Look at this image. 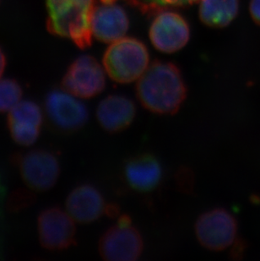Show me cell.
<instances>
[{
  "mask_svg": "<svg viewBox=\"0 0 260 261\" xmlns=\"http://www.w3.org/2000/svg\"><path fill=\"white\" fill-rule=\"evenodd\" d=\"M187 93L182 73L177 65L170 62H153L136 87V95L141 105L153 114L162 115L177 113Z\"/></svg>",
  "mask_w": 260,
  "mask_h": 261,
  "instance_id": "obj_1",
  "label": "cell"
},
{
  "mask_svg": "<svg viewBox=\"0 0 260 261\" xmlns=\"http://www.w3.org/2000/svg\"><path fill=\"white\" fill-rule=\"evenodd\" d=\"M96 0H46L47 31L69 38L81 49L91 47V20Z\"/></svg>",
  "mask_w": 260,
  "mask_h": 261,
  "instance_id": "obj_2",
  "label": "cell"
},
{
  "mask_svg": "<svg viewBox=\"0 0 260 261\" xmlns=\"http://www.w3.org/2000/svg\"><path fill=\"white\" fill-rule=\"evenodd\" d=\"M147 47L140 40L123 37L106 50L104 68L111 79L118 83H130L140 79L149 66Z\"/></svg>",
  "mask_w": 260,
  "mask_h": 261,
  "instance_id": "obj_3",
  "label": "cell"
},
{
  "mask_svg": "<svg viewBox=\"0 0 260 261\" xmlns=\"http://www.w3.org/2000/svg\"><path fill=\"white\" fill-rule=\"evenodd\" d=\"M10 162L17 168L27 188L34 192H46L53 189L61 173L58 155L47 149L37 148L13 153Z\"/></svg>",
  "mask_w": 260,
  "mask_h": 261,
  "instance_id": "obj_4",
  "label": "cell"
},
{
  "mask_svg": "<svg viewBox=\"0 0 260 261\" xmlns=\"http://www.w3.org/2000/svg\"><path fill=\"white\" fill-rule=\"evenodd\" d=\"M199 244L211 251L225 250L233 244L238 235V222L231 212L214 208L202 213L194 225Z\"/></svg>",
  "mask_w": 260,
  "mask_h": 261,
  "instance_id": "obj_5",
  "label": "cell"
},
{
  "mask_svg": "<svg viewBox=\"0 0 260 261\" xmlns=\"http://www.w3.org/2000/svg\"><path fill=\"white\" fill-rule=\"evenodd\" d=\"M74 220L59 206L42 210L37 217V233L40 244L49 251H64L77 244Z\"/></svg>",
  "mask_w": 260,
  "mask_h": 261,
  "instance_id": "obj_6",
  "label": "cell"
},
{
  "mask_svg": "<svg viewBox=\"0 0 260 261\" xmlns=\"http://www.w3.org/2000/svg\"><path fill=\"white\" fill-rule=\"evenodd\" d=\"M45 112L50 124L60 133L77 132L88 121L86 107L71 94L58 89L46 96Z\"/></svg>",
  "mask_w": 260,
  "mask_h": 261,
  "instance_id": "obj_7",
  "label": "cell"
},
{
  "mask_svg": "<svg viewBox=\"0 0 260 261\" xmlns=\"http://www.w3.org/2000/svg\"><path fill=\"white\" fill-rule=\"evenodd\" d=\"M105 71L95 58L82 55L74 60L62 81L64 91L80 98H91L103 91Z\"/></svg>",
  "mask_w": 260,
  "mask_h": 261,
  "instance_id": "obj_8",
  "label": "cell"
},
{
  "mask_svg": "<svg viewBox=\"0 0 260 261\" xmlns=\"http://www.w3.org/2000/svg\"><path fill=\"white\" fill-rule=\"evenodd\" d=\"M99 254L103 261H137L144 250V240L134 227H109L99 239Z\"/></svg>",
  "mask_w": 260,
  "mask_h": 261,
  "instance_id": "obj_9",
  "label": "cell"
},
{
  "mask_svg": "<svg viewBox=\"0 0 260 261\" xmlns=\"http://www.w3.org/2000/svg\"><path fill=\"white\" fill-rule=\"evenodd\" d=\"M189 37V23L177 13L162 10L157 13L150 25V41L160 52L179 51L188 43Z\"/></svg>",
  "mask_w": 260,
  "mask_h": 261,
  "instance_id": "obj_10",
  "label": "cell"
},
{
  "mask_svg": "<svg viewBox=\"0 0 260 261\" xmlns=\"http://www.w3.org/2000/svg\"><path fill=\"white\" fill-rule=\"evenodd\" d=\"M119 1L96 0L91 15V32L101 42L113 43L128 32L129 19Z\"/></svg>",
  "mask_w": 260,
  "mask_h": 261,
  "instance_id": "obj_11",
  "label": "cell"
},
{
  "mask_svg": "<svg viewBox=\"0 0 260 261\" xmlns=\"http://www.w3.org/2000/svg\"><path fill=\"white\" fill-rule=\"evenodd\" d=\"M43 114L39 105L23 100L15 105L8 114L7 128L15 144L29 147L34 145L41 135Z\"/></svg>",
  "mask_w": 260,
  "mask_h": 261,
  "instance_id": "obj_12",
  "label": "cell"
},
{
  "mask_svg": "<svg viewBox=\"0 0 260 261\" xmlns=\"http://www.w3.org/2000/svg\"><path fill=\"white\" fill-rule=\"evenodd\" d=\"M123 179L133 190L141 194L153 192L163 178V168L157 155L141 153L123 163Z\"/></svg>",
  "mask_w": 260,
  "mask_h": 261,
  "instance_id": "obj_13",
  "label": "cell"
},
{
  "mask_svg": "<svg viewBox=\"0 0 260 261\" xmlns=\"http://www.w3.org/2000/svg\"><path fill=\"white\" fill-rule=\"evenodd\" d=\"M106 204L98 188L85 182L70 191L65 200V208L74 222L90 224L104 216Z\"/></svg>",
  "mask_w": 260,
  "mask_h": 261,
  "instance_id": "obj_14",
  "label": "cell"
},
{
  "mask_svg": "<svg viewBox=\"0 0 260 261\" xmlns=\"http://www.w3.org/2000/svg\"><path fill=\"white\" fill-rule=\"evenodd\" d=\"M136 115L134 101L126 96L111 95L99 103L96 118L106 132L117 134L128 128Z\"/></svg>",
  "mask_w": 260,
  "mask_h": 261,
  "instance_id": "obj_15",
  "label": "cell"
},
{
  "mask_svg": "<svg viewBox=\"0 0 260 261\" xmlns=\"http://www.w3.org/2000/svg\"><path fill=\"white\" fill-rule=\"evenodd\" d=\"M199 18L210 28H222L231 23L239 10V0H200Z\"/></svg>",
  "mask_w": 260,
  "mask_h": 261,
  "instance_id": "obj_16",
  "label": "cell"
},
{
  "mask_svg": "<svg viewBox=\"0 0 260 261\" xmlns=\"http://www.w3.org/2000/svg\"><path fill=\"white\" fill-rule=\"evenodd\" d=\"M22 96V87L16 80H0V114L10 112L21 101Z\"/></svg>",
  "mask_w": 260,
  "mask_h": 261,
  "instance_id": "obj_17",
  "label": "cell"
},
{
  "mask_svg": "<svg viewBox=\"0 0 260 261\" xmlns=\"http://www.w3.org/2000/svg\"><path fill=\"white\" fill-rule=\"evenodd\" d=\"M37 201L34 191L25 188H17L10 193L6 201V208L10 213H19L30 207Z\"/></svg>",
  "mask_w": 260,
  "mask_h": 261,
  "instance_id": "obj_18",
  "label": "cell"
},
{
  "mask_svg": "<svg viewBox=\"0 0 260 261\" xmlns=\"http://www.w3.org/2000/svg\"><path fill=\"white\" fill-rule=\"evenodd\" d=\"M175 184L180 193L193 195L195 189V174L193 169L187 165L180 166L175 173Z\"/></svg>",
  "mask_w": 260,
  "mask_h": 261,
  "instance_id": "obj_19",
  "label": "cell"
},
{
  "mask_svg": "<svg viewBox=\"0 0 260 261\" xmlns=\"http://www.w3.org/2000/svg\"><path fill=\"white\" fill-rule=\"evenodd\" d=\"M230 249V259L232 261H241L245 255L246 250L248 249V244L242 238L235 239Z\"/></svg>",
  "mask_w": 260,
  "mask_h": 261,
  "instance_id": "obj_20",
  "label": "cell"
},
{
  "mask_svg": "<svg viewBox=\"0 0 260 261\" xmlns=\"http://www.w3.org/2000/svg\"><path fill=\"white\" fill-rule=\"evenodd\" d=\"M121 214V207L117 203L110 202L106 204L104 216L111 219H117Z\"/></svg>",
  "mask_w": 260,
  "mask_h": 261,
  "instance_id": "obj_21",
  "label": "cell"
},
{
  "mask_svg": "<svg viewBox=\"0 0 260 261\" xmlns=\"http://www.w3.org/2000/svg\"><path fill=\"white\" fill-rule=\"evenodd\" d=\"M249 11L253 21L260 25V0H251Z\"/></svg>",
  "mask_w": 260,
  "mask_h": 261,
  "instance_id": "obj_22",
  "label": "cell"
},
{
  "mask_svg": "<svg viewBox=\"0 0 260 261\" xmlns=\"http://www.w3.org/2000/svg\"><path fill=\"white\" fill-rule=\"evenodd\" d=\"M117 225L119 227H130L132 226V218L130 217V215L126 214H120V216L118 217V222H117Z\"/></svg>",
  "mask_w": 260,
  "mask_h": 261,
  "instance_id": "obj_23",
  "label": "cell"
},
{
  "mask_svg": "<svg viewBox=\"0 0 260 261\" xmlns=\"http://www.w3.org/2000/svg\"><path fill=\"white\" fill-rule=\"evenodd\" d=\"M5 67H6V56L2 47H0V78L2 76L4 72H5Z\"/></svg>",
  "mask_w": 260,
  "mask_h": 261,
  "instance_id": "obj_24",
  "label": "cell"
},
{
  "mask_svg": "<svg viewBox=\"0 0 260 261\" xmlns=\"http://www.w3.org/2000/svg\"><path fill=\"white\" fill-rule=\"evenodd\" d=\"M30 261H49L47 259H43V258H40V257H35L33 259H31Z\"/></svg>",
  "mask_w": 260,
  "mask_h": 261,
  "instance_id": "obj_25",
  "label": "cell"
}]
</instances>
